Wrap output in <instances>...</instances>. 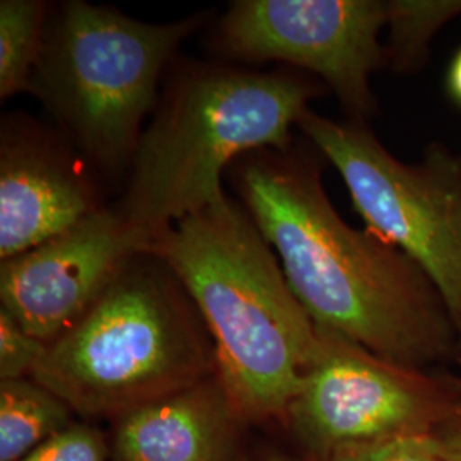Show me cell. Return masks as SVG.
<instances>
[{
	"instance_id": "obj_1",
	"label": "cell",
	"mask_w": 461,
	"mask_h": 461,
	"mask_svg": "<svg viewBox=\"0 0 461 461\" xmlns=\"http://www.w3.org/2000/svg\"><path fill=\"white\" fill-rule=\"evenodd\" d=\"M234 186L316 327L400 366H461L436 284L405 251L347 224L313 159L293 149L251 152L236 161Z\"/></svg>"
},
{
	"instance_id": "obj_2",
	"label": "cell",
	"mask_w": 461,
	"mask_h": 461,
	"mask_svg": "<svg viewBox=\"0 0 461 461\" xmlns=\"http://www.w3.org/2000/svg\"><path fill=\"white\" fill-rule=\"evenodd\" d=\"M272 249L247 209L226 198L183 219L148 253L169 267L192 299L240 419L285 422L320 330Z\"/></svg>"
},
{
	"instance_id": "obj_3",
	"label": "cell",
	"mask_w": 461,
	"mask_h": 461,
	"mask_svg": "<svg viewBox=\"0 0 461 461\" xmlns=\"http://www.w3.org/2000/svg\"><path fill=\"white\" fill-rule=\"evenodd\" d=\"M323 87L287 72L195 67L167 89L113 207L137 253L183 219L226 200L222 171L240 158L291 149L293 127Z\"/></svg>"
},
{
	"instance_id": "obj_4",
	"label": "cell",
	"mask_w": 461,
	"mask_h": 461,
	"mask_svg": "<svg viewBox=\"0 0 461 461\" xmlns=\"http://www.w3.org/2000/svg\"><path fill=\"white\" fill-rule=\"evenodd\" d=\"M200 321L169 267L139 253L83 318L50 342L32 378L76 412L118 419L217 375Z\"/></svg>"
},
{
	"instance_id": "obj_5",
	"label": "cell",
	"mask_w": 461,
	"mask_h": 461,
	"mask_svg": "<svg viewBox=\"0 0 461 461\" xmlns=\"http://www.w3.org/2000/svg\"><path fill=\"white\" fill-rule=\"evenodd\" d=\"M203 16L150 24L83 0L67 2L47 32L34 95L99 167L132 161L159 77Z\"/></svg>"
},
{
	"instance_id": "obj_6",
	"label": "cell",
	"mask_w": 461,
	"mask_h": 461,
	"mask_svg": "<svg viewBox=\"0 0 461 461\" xmlns=\"http://www.w3.org/2000/svg\"><path fill=\"white\" fill-rule=\"evenodd\" d=\"M297 127L337 167L366 230L436 284L461 342V154L430 142L420 163H402L364 122H335L312 108Z\"/></svg>"
},
{
	"instance_id": "obj_7",
	"label": "cell",
	"mask_w": 461,
	"mask_h": 461,
	"mask_svg": "<svg viewBox=\"0 0 461 461\" xmlns=\"http://www.w3.org/2000/svg\"><path fill=\"white\" fill-rule=\"evenodd\" d=\"M313 364L285 424L325 461L346 446L403 434H432L461 403L446 375L381 359L346 337L320 329Z\"/></svg>"
},
{
	"instance_id": "obj_8",
	"label": "cell",
	"mask_w": 461,
	"mask_h": 461,
	"mask_svg": "<svg viewBox=\"0 0 461 461\" xmlns=\"http://www.w3.org/2000/svg\"><path fill=\"white\" fill-rule=\"evenodd\" d=\"M388 0H240L221 21L217 41L236 59L279 60L313 72L352 120L376 110L371 74L384 64Z\"/></svg>"
},
{
	"instance_id": "obj_9",
	"label": "cell",
	"mask_w": 461,
	"mask_h": 461,
	"mask_svg": "<svg viewBox=\"0 0 461 461\" xmlns=\"http://www.w3.org/2000/svg\"><path fill=\"white\" fill-rule=\"evenodd\" d=\"M135 255L120 217L103 207L60 236L4 260L2 308L50 344L83 318Z\"/></svg>"
},
{
	"instance_id": "obj_10",
	"label": "cell",
	"mask_w": 461,
	"mask_h": 461,
	"mask_svg": "<svg viewBox=\"0 0 461 461\" xmlns=\"http://www.w3.org/2000/svg\"><path fill=\"white\" fill-rule=\"evenodd\" d=\"M103 209L60 146L36 129L4 127L0 142V258L9 260Z\"/></svg>"
},
{
	"instance_id": "obj_11",
	"label": "cell",
	"mask_w": 461,
	"mask_h": 461,
	"mask_svg": "<svg viewBox=\"0 0 461 461\" xmlns=\"http://www.w3.org/2000/svg\"><path fill=\"white\" fill-rule=\"evenodd\" d=\"M240 415L217 375L123 413L113 461H230Z\"/></svg>"
},
{
	"instance_id": "obj_12",
	"label": "cell",
	"mask_w": 461,
	"mask_h": 461,
	"mask_svg": "<svg viewBox=\"0 0 461 461\" xmlns=\"http://www.w3.org/2000/svg\"><path fill=\"white\" fill-rule=\"evenodd\" d=\"M72 409L33 378L0 381V461H19L70 426Z\"/></svg>"
},
{
	"instance_id": "obj_13",
	"label": "cell",
	"mask_w": 461,
	"mask_h": 461,
	"mask_svg": "<svg viewBox=\"0 0 461 461\" xmlns=\"http://www.w3.org/2000/svg\"><path fill=\"white\" fill-rule=\"evenodd\" d=\"M47 11L40 0L0 2V98L34 93V72L47 38Z\"/></svg>"
},
{
	"instance_id": "obj_14",
	"label": "cell",
	"mask_w": 461,
	"mask_h": 461,
	"mask_svg": "<svg viewBox=\"0 0 461 461\" xmlns=\"http://www.w3.org/2000/svg\"><path fill=\"white\" fill-rule=\"evenodd\" d=\"M461 14V0H388L384 64L398 74L417 70L439 30Z\"/></svg>"
},
{
	"instance_id": "obj_15",
	"label": "cell",
	"mask_w": 461,
	"mask_h": 461,
	"mask_svg": "<svg viewBox=\"0 0 461 461\" xmlns=\"http://www.w3.org/2000/svg\"><path fill=\"white\" fill-rule=\"evenodd\" d=\"M47 346L23 329L7 310L0 308V381L32 378Z\"/></svg>"
},
{
	"instance_id": "obj_16",
	"label": "cell",
	"mask_w": 461,
	"mask_h": 461,
	"mask_svg": "<svg viewBox=\"0 0 461 461\" xmlns=\"http://www.w3.org/2000/svg\"><path fill=\"white\" fill-rule=\"evenodd\" d=\"M325 461H443L432 434H403L346 446L331 453Z\"/></svg>"
},
{
	"instance_id": "obj_17",
	"label": "cell",
	"mask_w": 461,
	"mask_h": 461,
	"mask_svg": "<svg viewBox=\"0 0 461 461\" xmlns=\"http://www.w3.org/2000/svg\"><path fill=\"white\" fill-rule=\"evenodd\" d=\"M112 449L98 429L70 424L19 461H108Z\"/></svg>"
},
{
	"instance_id": "obj_18",
	"label": "cell",
	"mask_w": 461,
	"mask_h": 461,
	"mask_svg": "<svg viewBox=\"0 0 461 461\" xmlns=\"http://www.w3.org/2000/svg\"><path fill=\"white\" fill-rule=\"evenodd\" d=\"M432 439L443 461H461V403L460 407L432 432Z\"/></svg>"
},
{
	"instance_id": "obj_19",
	"label": "cell",
	"mask_w": 461,
	"mask_h": 461,
	"mask_svg": "<svg viewBox=\"0 0 461 461\" xmlns=\"http://www.w3.org/2000/svg\"><path fill=\"white\" fill-rule=\"evenodd\" d=\"M446 87H447V95L451 99L461 106V47L456 55L451 60V66L447 68V76H446Z\"/></svg>"
},
{
	"instance_id": "obj_20",
	"label": "cell",
	"mask_w": 461,
	"mask_h": 461,
	"mask_svg": "<svg viewBox=\"0 0 461 461\" xmlns=\"http://www.w3.org/2000/svg\"><path fill=\"white\" fill-rule=\"evenodd\" d=\"M265 461H301L296 460V458H291V456H287V455H284V453H270ZM312 461V460H310Z\"/></svg>"
},
{
	"instance_id": "obj_21",
	"label": "cell",
	"mask_w": 461,
	"mask_h": 461,
	"mask_svg": "<svg viewBox=\"0 0 461 461\" xmlns=\"http://www.w3.org/2000/svg\"><path fill=\"white\" fill-rule=\"evenodd\" d=\"M446 378L451 383V386H453L458 393H461V376H456V375H446Z\"/></svg>"
},
{
	"instance_id": "obj_22",
	"label": "cell",
	"mask_w": 461,
	"mask_h": 461,
	"mask_svg": "<svg viewBox=\"0 0 461 461\" xmlns=\"http://www.w3.org/2000/svg\"><path fill=\"white\" fill-rule=\"evenodd\" d=\"M236 461H240V460H236ZM241 461H245V460H241Z\"/></svg>"
}]
</instances>
